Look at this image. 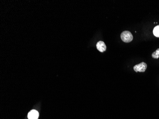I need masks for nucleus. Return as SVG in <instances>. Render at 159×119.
Instances as JSON below:
<instances>
[{
    "label": "nucleus",
    "mask_w": 159,
    "mask_h": 119,
    "mask_svg": "<svg viewBox=\"0 0 159 119\" xmlns=\"http://www.w3.org/2000/svg\"><path fill=\"white\" fill-rule=\"evenodd\" d=\"M147 68V65L145 62H142L140 64L135 65L133 67V70L135 72H144Z\"/></svg>",
    "instance_id": "nucleus-2"
},
{
    "label": "nucleus",
    "mask_w": 159,
    "mask_h": 119,
    "mask_svg": "<svg viewBox=\"0 0 159 119\" xmlns=\"http://www.w3.org/2000/svg\"><path fill=\"white\" fill-rule=\"evenodd\" d=\"M96 47H97V50L101 53L105 51L106 50V46L104 43L102 41H99L98 42L96 45Z\"/></svg>",
    "instance_id": "nucleus-3"
},
{
    "label": "nucleus",
    "mask_w": 159,
    "mask_h": 119,
    "mask_svg": "<svg viewBox=\"0 0 159 119\" xmlns=\"http://www.w3.org/2000/svg\"><path fill=\"white\" fill-rule=\"evenodd\" d=\"M120 38L122 41L126 43H129L133 40V34L129 31H124L120 34Z\"/></svg>",
    "instance_id": "nucleus-1"
},
{
    "label": "nucleus",
    "mask_w": 159,
    "mask_h": 119,
    "mask_svg": "<svg viewBox=\"0 0 159 119\" xmlns=\"http://www.w3.org/2000/svg\"><path fill=\"white\" fill-rule=\"evenodd\" d=\"M39 117V113L37 111L33 110L29 112L28 118L29 119H38Z\"/></svg>",
    "instance_id": "nucleus-4"
},
{
    "label": "nucleus",
    "mask_w": 159,
    "mask_h": 119,
    "mask_svg": "<svg viewBox=\"0 0 159 119\" xmlns=\"http://www.w3.org/2000/svg\"><path fill=\"white\" fill-rule=\"evenodd\" d=\"M153 33L154 36L157 37H159V25L154 27L153 30Z\"/></svg>",
    "instance_id": "nucleus-5"
},
{
    "label": "nucleus",
    "mask_w": 159,
    "mask_h": 119,
    "mask_svg": "<svg viewBox=\"0 0 159 119\" xmlns=\"http://www.w3.org/2000/svg\"><path fill=\"white\" fill-rule=\"evenodd\" d=\"M152 57L154 59H158L159 58V48L156 51L152 53Z\"/></svg>",
    "instance_id": "nucleus-6"
}]
</instances>
